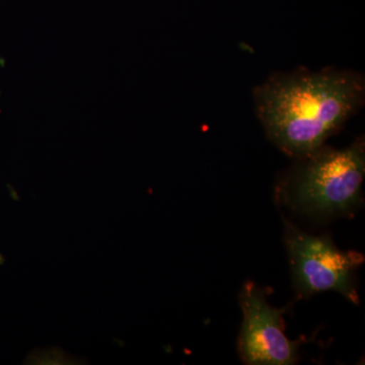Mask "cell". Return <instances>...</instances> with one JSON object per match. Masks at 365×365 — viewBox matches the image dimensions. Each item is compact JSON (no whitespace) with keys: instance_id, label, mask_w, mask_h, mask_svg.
I'll list each match as a JSON object with an SVG mask.
<instances>
[{"instance_id":"cell-1","label":"cell","mask_w":365,"mask_h":365,"mask_svg":"<svg viewBox=\"0 0 365 365\" xmlns=\"http://www.w3.org/2000/svg\"><path fill=\"white\" fill-rule=\"evenodd\" d=\"M254 98L269 139L299 158L325 145L364 107L365 81L352 71H295L270 76Z\"/></svg>"},{"instance_id":"cell-2","label":"cell","mask_w":365,"mask_h":365,"mask_svg":"<svg viewBox=\"0 0 365 365\" xmlns=\"http://www.w3.org/2000/svg\"><path fill=\"white\" fill-rule=\"evenodd\" d=\"M279 186V198L311 216L350 212L360 203L365 176L364 138L342 150L325 148L299 158Z\"/></svg>"},{"instance_id":"cell-3","label":"cell","mask_w":365,"mask_h":365,"mask_svg":"<svg viewBox=\"0 0 365 365\" xmlns=\"http://www.w3.org/2000/svg\"><path fill=\"white\" fill-rule=\"evenodd\" d=\"M284 227V242L297 295L309 297L332 290L359 304L354 276L364 263V256L356 252L341 251L328 235L306 234L287 220Z\"/></svg>"},{"instance_id":"cell-4","label":"cell","mask_w":365,"mask_h":365,"mask_svg":"<svg viewBox=\"0 0 365 365\" xmlns=\"http://www.w3.org/2000/svg\"><path fill=\"white\" fill-rule=\"evenodd\" d=\"M240 304L244 314L239 341L242 360L254 365L295 364L299 344L285 335L282 312L268 304L263 290L247 282Z\"/></svg>"},{"instance_id":"cell-5","label":"cell","mask_w":365,"mask_h":365,"mask_svg":"<svg viewBox=\"0 0 365 365\" xmlns=\"http://www.w3.org/2000/svg\"><path fill=\"white\" fill-rule=\"evenodd\" d=\"M4 261H6V259H4V255L0 253V265H4Z\"/></svg>"}]
</instances>
